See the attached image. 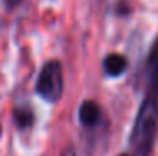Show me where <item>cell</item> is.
<instances>
[{
	"instance_id": "1",
	"label": "cell",
	"mask_w": 158,
	"mask_h": 156,
	"mask_svg": "<svg viewBox=\"0 0 158 156\" xmlns=\"http://www.w3.org/2000/svg\"><path fill=\"white\" fill-rule=\"evenodd\" d=\"M158 129V79H148V89L133 131H131V144L140 156H148L155 143Z\"/></svg>"
},
{
	"instance_id": "2",
	"label": "cell",
	"mask_w": 158,
	"mask_h": 156,
	"mask_svg": "<svg viewBox=\"0 0 158 156\" xmlns=\"http://www.w3.org/2000/svg\"><path fill=\"white\" fill-rule=\"evenodd\" d=\"M35 89L46 101H57L62 96L64 77H62V67L57 61L47 62L42 67Z\"/></svg>"
},
{
	"instance_id": "3",
	"label": "cell",
	"mask_w": 158,
	"mask_h": 156,
	"mask_svg": "<svg viewBox=\"0 0 158 156\" xmlns=\"http://www.w3.org/2000/svg\"><path fill=\"white\" fill-rule=\"evenodd\" d=\"M126 67H128V62L121 54H110L103 62L104 72H106L108 76H111V77L121 76V74L126 70Z\"/></svg>"
},
{
	"instance_id": "4",
	"label": "cell",
	"mask_w": 158,
	"mask_h": 156,
	"mask_svg": "<svg viewBox=\"0 0 158 156\" xmlns=\"http://www.w3.org/2000/svg\"><path fill=\"white\" fill-rule=\"evenodd\" d=\"M101 118V109L94 101H84L79 109V119L84 126H94Z\"/></svg>"
},
{
	"instance_id": "5",
	"label": "cell",
	"mask_w": 158,
	"mask_h": 156,
	"mask_svg": "<svg viewBox=\"0 0 158 156\" xmlns=\"http://www.w3.org/2000/svg\"><path fill=\"white\" fill-rule=\"evenodd\" d=\"M14 119H15V122L20 128H27V126L32 124L34 116L29 109H15L14 111Z\"/></svg>"
},
{
	"instance_id": "6",
	"label": "cell",
	"mask_w": 158,
	"mask_h": 156,
	"mask_svg": "<svg viewBox=\"0 0 158 156\" xmlns=\"http://www.w3.org/2000/svg\"><path fill=\"white\" fill-rule=\"evenodd\" d=\"M7 3H9V5H17L19 2H20V0H5Z\"/></svg>"
},
{
	"instance_id": "7",
	"label": "cell",
	"mask_w": 158,
	"mask_h": 156,
	"mask_svg": "<svg viewBox=\"0 0 158 156\" xmlns=\"http://www.w3.org/2000/svg\"><path fill=\"white\" fill-rule=\"evenodd\" d=\"M62 156H74V154H73V153H71V151H66V153H64Z\"/></svg>"
},
{
	"instance_id": "8",
	"label": "cell",
	"mask_w": 158,
	"mask_h": 156,
	"mask_svg": "<svg viewBox=\"0 0 158 156\" xmlns=\"http://www.w3.org/2000/svg\"><path fill=\"white\" fill-rule=\"evenodd\" d=\"M121 156H128V154H121Z\"/></svg>"
}]
</instances>
